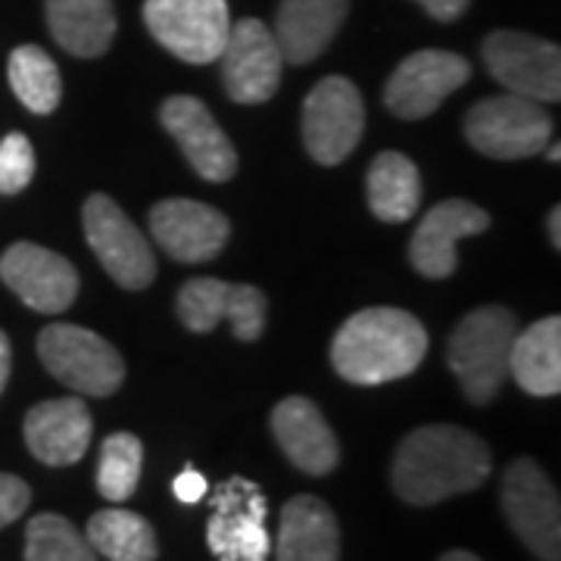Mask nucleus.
<instances>
[{
    "mask_svg": "<svg viewBox=\"0 0 561 561\" xmlns=\"http://www.w3.org/2000/svg\"><path fill=\"white\" fill-rule=\"evenodd\" d=\"M493 471L490 446L459 424H424L397 446L390 481L409 505H437L481 490Z\"/></svg>",
    "mask_w": 561,
    "mask_h": 561,
    "instance_id": "nucleus-1",
    "label": "nucleus"
},
{
    "mask_svg": "<svg viewBox=\"0 0 561 561\" xmlns=\"http://www.w3.org/2000/svg\"><path fill=\"white\" fill-rule=\"evenodd\" d=\"M427 356V331L412 312L371 306L343 321L331 341V365L343 381L378 387L412 375Z\"/></svg>",
    "mask_w": 561,
    "mask_h": 561,
    "instance_id": "nucleus-2",
    "label": "nucleus"
},
{
    "mask_svg": "<svg viewBox=\"0 0 561 561\" xmlns=\"http://www.w3.org/2000/svg\"><path fill=\"white\" fill-rule=\"evenodd\" d=\"M518 334V319L505 306H481L456 324L446 362L459 378L468 402L490 405L508 378V356Z\"/></svg>",
    "mask_w": 561,
    "mask_h": 561,
    "instance_id": "nucleus-3",
    "label": "nucleus"
},
{
    "mask_svg": "<svg viewBox=\"0 0 561 561\" xmlns=\"http://www.w3.org/2000/svg\"><path fill=\"white\" fill-rule=\"evenodd\" d=\"M465 138L490 160H527L546 150L552 119L540 101L505 91L468 110Z\"/></svg>",
    "mask_w": 561,
    "mask_h": 561,
    "instance_id": "nucleus-4",
    "label": "nucleus"
},
{
    "mask_svg": "<svg viewBox=\"0 0 561 561\" xmlns=\"http://www.w3.org/2000/svg\"><path fill=\"white\" fill-rule=\"evenodd\" d=\"M44 368L84 397H113L125 381V359L101 334L81 324H47L38 337Z\"/></svg>",
    "mask_w": 561,
    "mask_h": 561,
    "instance_id": "nucleus-5",
    "label": "nucleus"
},
{
    "mask_svg": "<svg viewBox=\"0 0 561 561\" xmlns=\"http://www.w3.org/2000/svg\"><path fill=\"white\" fill-rule=\"evenodd\" d=\"M502 515L540 561H561V502L534 459H515L502 474Z\"/></svg>",
    "mask_w": 561,
    "mask_h": 561,
    "instance_id": "nucleus-6",
    "label": "nucleus"
},
{
    "mask_svg": "<svg viewBox=\"0 0 561 561\" xmlns=\"http://www.w3.org/2000/svg\"><path fill=\"white\" fill-rule=\"evenodd\" d=\"M81 221H84L88 247L119 287L144 290L157 278V256L150 253V243L113 197L91 194L81 209Z\"/></svg>",
    "mask_w": 561,
    "mask_h": 561,
    "instance_id": "nucleus-7",
    "label": "nucleus"
},
{
    "mask_svg": "<svg viewBox=\"0 0 561 561\" xmlns=\"http://www.w3.org/2000/svg\"><path fill=\"white\" fill-rule=\"evenodd\" d=\"M365 131V103L359 88L343 76L321 79L302 103V144L321 165H337Z\"/></svg>",
    "mask_w": 561,
    "mask_h": 561,
    "instance_id": "nucleus-8",
    "label": "nucleus"
},
{
    "mask_svg": "<svg viewBox=\"0 0 561 561\" xmlns=\"http://www.w3.org/2000/svg\"><path fill=\"white\" fill-rule=\"evenodd\" d=\"M144 22L169 54L184 62H213L231 28L225 0H144Z\"/></svg>",
    "mask_w": 561,
    "mask_h": 561,
    "instance_id": "nucleus-9",
    "label": "nucleus"
},
{
    "mask_svg": "<svg viewBox=\"0 0 561 561\" xmlns=\"http://www.w3.org/2000/svg\"><path fill=\"white\" fill-rule=\"evenodd\" d=\"M483 62L490 76L512 94L540 103H556L561 98L559 44L502 28L483 41Z\"/></svg>",
    "mask_w": 561,
    "mask_h": 561,
    "instance_id": "nucleus-10",
    "label": "nucleus"
},
{
    "mask_svg": "<svg viewBox=\"0 0 561 561\" xmlns=\"http://www.w3.org/2000/svg\"><path fill=\"white\" fill-rule=\"evenodd\" d=\"M265 496L247 478H228L213 496L206 542L219 561H268L272 540L265 530Z\"/></svg>",
    "mask_w": 561,
    "mask_h": 561,
    "instance_id": "nucleus-11",
    "label": "nucleus"
},
{
    "mask_svg": "<svg viewBox=\"0 0 561 561\" xmlns=\"http://www.w3.org/2000/svg\"><path fill=\"white\" fill-rule=\"evenodd\" d=\"M181 324L194 334H209L219 321H231L238 341H260L265 331L268 300L253 284H231L219 278H194L179 290Z\"/></svg>",
    "mask_w": 561,
    "mask_h": 561,
    "instance_id": "nucleus-12",
    "label": "nucleus"
},
{
    "mask_svg": "<svg viewBox=\"0 0 561 561\" xmlns=\"http://www.w3.org/2000/svg\"><path fill=\"white\" fill-rule=\"evenodd\" d=\"M468 79H471V66L459 54H453V50H415L387 79L383 103L400 119H427Z\"/></svg>",
    "mask_w": 561,
    "mask_h": 561,
    "instance_id": "nucleus-13",
    "label": "nucleus"
},
{
    "mask_svg": "<svg viewBox=\"0 0 561 561\" xmlns=\"http://www.w3.org/2000/svg\"><path fill=\"white\" fill-rule=\"evenodd\" d=\"M221 84L234 103H265L280 84V50L262 20H241L228 28L221 47Z\"/></svg>",
    "mask_w": 561,
    "mask_h": 561,
    "instance_id": "nucleus-14",
    "label": "nucleus"
},
{
    "mask_svg": "<svg viewBox=\"0 0 561 561\" xmlns=\"http://www.w3.org/2000/svg\"><path fill=\"white\" fill-rule=\"evenodd\" d=\"M0 280L28 309L44 316H60L79 297V275L72 262L28 241L13 243L0 256Z\"/></svg>",
    "mask_w": 561,
    "mask_h": 561,
    "instance_id": "nucleus-15",
    "label": "nucleus"
},
{
    "mask_svg": "<svg viewBox=\"0 0 561 561\" xmlns=\"http://www.w3.org/2000/svg\"><path fill=\"white\" fill-rule=\"evenodd\" d=\"M160 119L201 179L228 181L238 172V150L206 103L187 94H175L162 103Z\"/></svg>",
    "mask_w": 561,
    "mask_h": 561,
    "instance_id": "nucleus-16",
    "label": "nucleus"
},
{
    "mask_svg": "<svg viewBox=\"0 0 561 561\" xmlns=\"http://www.w3.org/2000/svg\"><path fill=\"white\" fill-rule=\"evenodd\" d=\"M150 234L179 262H209L231 238V221L219 209L197 201H160L150 209Z\"/></svg>",
    "mask_w": 561,
    "mask_h": 561,
    "instance_id": "nucleus-17",
    "label": "nucleus"
},
{
    "mask_svg": "<svg viewBox=\"0 0 561 561\" xmlns=\"http://www.w3.org/2000/svg\"><path fill=\"white\" fill-rule=\"evenodd\" d=\"M490 228V216L481 206L468 201H443L434 209L424 213V219L412 234L409 243V260L415 265V272L424 278H449L459 265L461 238H474Z\"/></svg>",
    "mask_w": 561,
    "mask_h": 561,
    "instance_id": "nucleus-18",
    "label": "nucleus"
},
{
    "mask_svg": "<svg viewBox=\"0 0 561 561\" xmlns=\"http://www.w3.org/2000/svg\"><path fill=\"white\" fill-rule=\"evenodd\" d=\"M272 434L280 453L290 459L302 474L324 478L341 461V443L334 437L331 424L324 421L319 405L306 397H287L272 412Z\"/></svg>",
    "mask_w": 561,
    "mask_h": 561,
    "instance_id": "nucleus-19",
    "label": "nucleus"
},
{
    "mask_svg": "<svg viewBox=\"0 0 561 561\" xmlns=\"http://www.w3.org/2000/svg\"><path fill=\"white\" fill-rule=\"evenodd\" d=\"M22 434L35 459L50 468H62V465H76L88 453L94 421L79 397H62V400L38 402L25 415Z\"/></svg>",
    "mask_w": 561,
    "mask_h": 561,
    "instance_id": "nucleus-20",
    "label": "nucleus"
},
{
    "mask_svg": "<svg viewBox=\"0 0 561 561\" xmlns=\"http://www.w3.org/2000/svg\"><path fill=\"white\" fill-rule=\"evenodd\" d=\"M350 13V0H280L275 16V41L280 60L306 66L331 47Z\"/></svg>",
    "mask_w": 561,
    "mask_h": 561,
    "instance_id": "nucleus-21",
    "label": "nucleus"
},
{
    "mask_svg": "<svg viewBox=\"0 0 561 561\" xmlns=\"http://www.w3.org/2000/svg\"><path fill=\"white\" fill-rule=\"evenodd\" d=\"M278 561H341V524L319 496H294L284 505L275 542Z\"/></svg>",
    "mask_w": 561,
    "mask_h": 561,
    "instance_id": "nucleus-22",
    "label": "nucleus"
},
{
    "mask_svg": "<svg viewBox=\"0 0 561 561\" xmlns=\"http://www.w3.org/2000/svg\"><path fill=\"white\" fill-rule=\"evenodd\" d=\"M44 13L57 44L81 60L103 57L116 38L113 0H44Z\"/></svg>",
    "mask_w": 561,
    "mask_h": 561,
    "instance_id": "nucleus-23",
    "label": "nucleus"
},
{
    "mask_svg": "<svg viewBox=\"0 0 561 561\" xmlns=\"http://www.w3.org/2000/svg\"><path fill=\"white\" fill-rule=\"evenodd\" d=\"M508 375L530 397H556L561 390V319L534 321L530 328H518Z\"/></svg>",
    "mask_w": 561,
    "mask_h": 561,
    "instance_id": "nucleus-24",
    "label": "nucleus"
},
{
    "mask_svg": "<svg viewBox=\"0 0 561 561\" xmlns=\"http://www.w3.org/2000/svg\"><path fill=\"white\" fill-rule=\"evenodd\" d=\"M368 209L381 221H409L421 206V172L405 153L383 150L368 165Z\"/></svg>",
    "mask_w": 561,
    "mask_h": 561,
    "instance_id": "nucleus-25",
    "label": "nucleus"
},
{
    "mask_svg": "<svg viewBox=\"0 0 561 561\" xmlns=\"http://www.w3.org/2000/svg\"><path fill=\"white\" fill-rule=\"evenodd\" d=\"M88 542L106 561H157L160 546L150 522L125 508H103L88 522Z\"/></svg>",
    "mask_w": 561,
    "mask_h": 561,
    "instance_id": "nucleus-26",
    "label": "nucleus"
},
{
    "mask_svg": "<svg viewBox=\"0 0 561 561\" xmlns=\"http://www.w3.org/2000/svg\"><path fill=\"white\" fill-rule=\"evenodd\" d=\"M10 88L20 98L25 110L47 116L60 106L62 81L57 62L47 57V50H41L38 44H22L10 54Z\"/></svg>",
    "mask_w": 561,
    "mask_h": 561,
    "instance_id": "nucleus-27",
    "label": "nucleus"
},
{
    "mask_svg": "<svg viewBox=\"0 0 561 561\" xmlns=\"http://www.w3.org/2000/svg\"><path fill=\"white\" fill-rule=\"evenodd\" d=\"M25 561H98V552L62 515H35L25 527Z\"/></svg>",
    "mask_w": 561,
    "mask_h": 561,
    "instance_id": "nucleus-28",
    "label": "nucleus"
},
{
    "mask_svg": "<svg viewBox=\"0 0 561 561\" xmlns=\"http://www.w3.org/2000/svg\"><path fill=\"white\" fill-rule=\"evenodd\" d=\"M144 468V443L135 434H110L101 446L98 490L103 500L125 502L135 496Z\"/></svg>",
    "mask_w": 561,
    "mask_h": 561,
    "instance_id": "nucleus-29",
    "label": "nucleus"
},
{
    "mask_svg": "<svg viewBox=\"0 0 561 561\" xmlns=\"http://www.w3.org/2000/svg\"><path fill=\"white\" fill-rule=\"evenodd\" d=\"M35 179V147L32 140L10 131L0 140V194H20Z\"/></svg>",
    "mask_w": 561,
    "mask_h": 561,
    "instance_id": "nucleus-30",
    "label": "nucleus"
},
{
    "mask_svg": "<svg viewBox=\"0 0 561 561\" xmlns=\"http://www.w3.org/2000/svg\"><path fill=\"white\" fill-rule=\"evenodd\" d=\"M28 502H32L28 483L16 478V474H0V530L7 524L20 522L25 508H28Z\"/></svg>",
    "mask_w": 561,
    "mask_h": 561,
    "instance_id": "nucleus-31",
    "label": "nucleus"
},
{
    "mask_svg": "<svg viewBox=\"0 0 561 561\" xmlns=\"http://www.w3.org/2000/svg\"><path fill=\"white\" fill-rule=\"evenodd\" d=\"M206 478H203L201 471H194V468H184L179 478L172 481V493L179 496L184 505H194V502H201L206 496Z\"/></svg>",
    "mask_w": 561,
    "mask_h": 561,
    "instance_id": "nucleus-32",
    "label": "nucleus"
},
{
    "mask_svg": "<svg viewBox=\"0 0 561 561\" xmlns=\"http://www.w3.org/2000/svg\"><path fill=\"white\" fill-rule=\"evenodd\" d=\"M415 3H421V7H424V13H427V16H434L437 22H453V20H459L461 13L468 10V3H471V0H415Z\"/></svg>",
    "mask_w": 561,
    "mask_h": 561,
    "instance_id": "nucleus-33",
    "label": "nucleus"
},
{
    "mask_svg": "<svg viewBox=\"0 0 561 561\" xmlns=\"http://www.w3.org/2000/svg\"><path fill=\"white\" fill-rule=\"evenodd\" d=\"M10 368H13V350H10V337L0 331V393L10 381Z\"/></svg>",
    "mask_w": 561,
    "mask_h": 561,
    "instance_id": "nucleus-34",
    "label": "nucleus"
},
{
    "mask_svg": "<svg viewBox=\"0 0 561 561\" xmlns=\"http://www.w3.org/2000/svg\"><path fill=\"white\" fill-rule=\"evenodd\" d=\"M546 225H549V241H552V247L559 250L561 247V209L559 206L549 213V221H546Z\"/></svg>",
    "mask_w": 561,
    "mask_h": 561,
    "instance_id": "nucleus-35",
    "label": "nucleus"
},
{
    "mask_svg": "<svg viewBox=\"0 0 561 561\" xmlns=\"http://www.w3.org/2000/svg\"><path fill=\"white\" fill-rule=\"evenodd\" d=\"M440 561H481L474 552H465V549H453V552H446L440 556Z\"/></svg>",
    "mask_w": 561,
    "mask_h": 561,
    "instance_id": "nucleus-36",
    "label": "nucleus"
},
{
    "mask_svg": "<svg viewBox=\"0 0 561 561\" xmlns=\"http://www.w3.org/2000/svg\"><path fill=\"white\" fill-rule=\"evenodd\" d=\"M549 160H552V162L561 160V157H559V144H552V150H549Z\"/></svg>",
    "mask_w": 561,
    "mask_h": 561,
    "instance_id": "nucleus-37",
    "label": "nucleus"
}]
</instances>
